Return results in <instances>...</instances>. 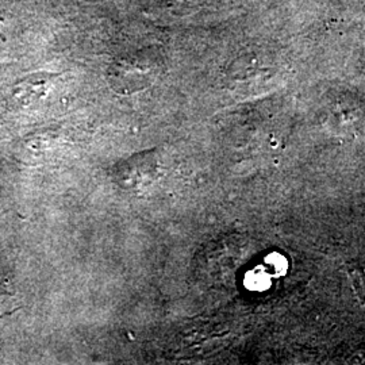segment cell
<instances>
[{"instance_id":"6da1fadb","label":"cell","mask_w":365,"mask_h":365,"mask_svg":"<svg viewBox=\"0 0 365 365\" xmlns=\"http://www.w3.org/2000/svg\"><path fill=\"white\" fill-rule=\"evenodd\" d=\"M158 157L152 152L134 155L115 170V182L126 190H135L140 185H148L158 175Z\"/></svg>"},{"instance_id":"7a4b0ae2","label":"cell","mask_w":365,"mask_h":365,"mask_svg":"<svg viewBox=\"0 0 365 365\" xmlns=\"http://www.w3.org/2000/svg\"><path fill=\"white\" fill-rule=\"evenodd\" d=\"M110 83L117 91L134 92L145 88L153 80V75L149 69L129 63H120L111 66Z\"/></svg>"}]
</instances>
